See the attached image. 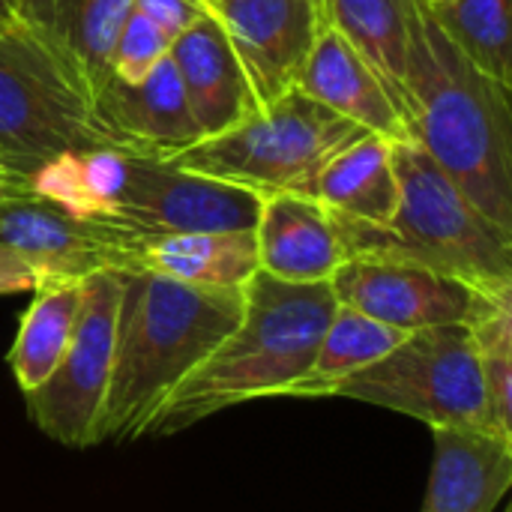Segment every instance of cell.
<instances>
[{
  "mask_svg": "<svg viewBox=\"0 0 512 512\" xmlns=\"http://www.w3.org/2000/svg\"><path fill=\"white\" fill-rule=\"evenodd\" d=\"M423 3H429V6H441V3H450V0H423Z\"/></svg>",
  "mask_w": 512,
  "mask_h": 512,
  "instance_id": "cell-31",
  "label": "cell"
},
{
  "mask_svg": "<svg viewBox=\"0 0 512 512\" xmlns=\"http://www.w3.org/2000/svg\"><path fill=\"white\" fill-rule=\"evenodd\" d=\"M168 51L171 39L147 15L132 9L111 48V75L126 84H138L162 57H168Z\"/></svg>",
  "mask_w": 512,
  "mask_h": 512,
  "instance_id": "cell-27",
  "label": "cell"
},
{
  "mask_svg": "<svg viewBox=\"0 0 512 512\" xmlns=\"http://www.w3.org/2000/svg\"><path fill=\"white\" fill-rule=\"evenodd\" d=\"M408 135L498 228L512 234L510 87L480 72L417 0L408 48Z\"/></svg>",
  "mask_w": 512,
  "mask_h": 512,
  "instance_id": "cell-2",
  "label": "cell"
},
{
  "mask_svg": "<svg viewBox=\"0 0 512 512\" xmlns=\"http://www.w3.org/2000/svg\"><path fill=\"white\" fill-rule=\"evenodd\" d=\"M90 117L111 147L129 156L171 159L201 141L171 54L138 84L111 75L90 102Z\"/></svg>",
  "mask_w": 512,
  "mask_h": 512,
  "instance_id": "cell-13",
  "label": "cell"
},
{
  "mask_svg": "<svg viewBox=\"0 0 512 512\" xmlns=\"http://www.w3.org/2000/svg\"><path fill=\"white\" fill-rule=\"evenodd\" d=\"M126 183L117 207L99 216L129 240L195 234V231H255L261 195L207 174L186 171L171 159L126 156Z\"/></svg>",
  "mask_w": 512,
  "mask_h": 512,
  "instance_id": "cell-9",
  "label": "cell"
},
{
  "mask_svg": "<svg viewBox=\"0 0 512 512\" xmlns=\"http://www.w3.org/2000/svg\"><path fill=\"white\" fill-rule=\"evenodd\" d=\"M120 309V273L96 270L81 279V312L54 372L30 393L27 414L51 441L84 450L96 447V423L111 384Z\"/></svg>",
  "mask_w": 512,
  "mask_h": 512,
  "instance_id": "cell-8",
  "label": "cell"
},
{
  "mask_svg": "<svg viewBox=\"0 0 512 512\" xmlns=\"http://www.w3.org/2000/svg\"><path fill=\"white\" fill-rule=\"evenodd\" d=\"M171 60L201 138L222 135L258 111L249 81L216 18L204 9L201 18L171 42Z\"/></svg>",
  "mask_w": 512,
  "mask_h": 512,
  "instance_id": "cell-16",
  "label": "cell"
},
{
  "mask_svg": "<svg viewBox=\"0 0 512 512\" xmlns=\"http://www.w3.org/2000/svg\"><path fill=\"white\" fill-rule=\"evenodd\" d=\"M297 90L372 135H381L393 144L411 141L408 126L399 117L381 78L357 54V48L333 27L321 30L300 72Z\"/></svg>",
  "mask_w": 512,
  "mask_h": 512,
  "instance_id": "cell-17",
  "label": "cell"
},
{
  "mask_svg": "<svg viewBox=\"0 0 512 512\" xmlns=\"http://www.w3.org/2000/svg\"><path fill=\"white\" fill-rule=\"evenodd\" d=\"M3 186H6V177H3V174H0V189H3Z\"/></svg>",
  "mask_w": 512,
  "mask_h": 512,
  "instance_id": "cell-32",
  "label": "cell"
},
{
  "mask_svg": "<svg viewBox=\"0 0 512 512\" xmlns=\"http://www.w3.org/2000/svg\"><path fill=\"white\" fill-rule=\"evenodd\" d=\"M36 285H39V279L30 270V264L18 252H12L9 246L0 243V297L36 291Z\"/></svg>",
  "mask_w": 512,
  "mask_h": 512,
  "instance_id": "cell-29",
  "label": "cell"
},
{
  "mask_svg": "<svg viewBox=\"0 0 512 512\" xmlns=\"http://www.w3.org/2000/svg\"><path fill=\"white\" fill-rule=\"evenodd\" d=\"M81 312V282H54L33 291L6 363L24 393L36 390L69 348Z\"/></svg>",
  "mask_w": 512,
  "mask_h": 512,
  "instance_id": "cell-24",
  "label": "cell"
},
{
  "mask_svg": "<svg viewBox=\"0 0 512 512\" xmlns=\"http://www.w3.org/2000/svg\"><path fill=\"white\" fill-rule=\"evenodd\" d=\"M0 243L30 264L39 285H54L81 282L96 270H129L132 240L102 219L72 216L27 186L6 183L0 189Z\"/></svg>",
  "mask_w": 512,
  "mask_h": 512,
  "instance_id": "cell-11",
  "label": "cell"
},
{
  "mask_svg": "<svg viewBox=\"0 0 512 512\" xmlns=\"http://www.w3.org/2000/svg\"><path fill=\"white\" fill-rule=\"evenodd\" d=\"M429 12L480 72L512 90V0H450Z\"/></svg>",
  "mask_w": 512,
  "mask_h": 512,
  "instance_id": "cell-25",
  "label": "cell"
},
{
  "mask_svg": "<svg viewBox=\"0 0 512 512\" xmlns=\"http://www.w3.org/2000/svg\"><path fill=\"white\" fill-rule=\"evenodd\" d=\"M399 204L387 225L336 219L348 258L408 261L462 279L480 294L512 297V234L489 222L471 198L414 141L393 144Z\"/></svg>",
  "mask_w": 512,
  "mask_h": 512,
  "instance_id": "cell-4",
  "label": "cell"
},
{
  "mask_svg": "<svg viewBox=\"0 0 512 512\" xmlns=\"http://www.w3.org/2000/svg\"><path fill=\"white\" fill-rule=\"evenodd\" d=\"M18 24V12H15V0H0V33L12 30Z\"/></svg>",
  "mask_w": 512,
  "mask_h": 512,
  "instance_id": "cell-30",
  "label": "cell"
},
{
  "mask_svg": "<svg viewBox=\"0 0 512 512\" xmlns=\"http://www.w3.org/2000/svg\"><path fill=\"white\" fill-rule=\"evenodd\" d=\"M120 273L111 384L96 444L138 441L162 402L240 324L243 288H207L150 270Z\"/></svg>",
  "mask_w": 512,
  "mask_h": 512,
  "instance_id": "cell-1",
  "label": "cell"
},
{
  "mask_svg": "<svg viewBox=\"0 0 512 512\" xmlns=\"http://www.w3.org/2000/svg\"><path fill=\"white\" fill-rule=\"evenodd\" d=\"M201 6L222 27L258 111L297 90L300 72L327 27L318 0H201Z\"/></svg>",
  "mask_w": 512,
  "mask_h": 512,
  "instance_id": "cell-12",
  "label": "cell"
},
{
  "mask_svg": "<svg viewBox=\"0 0 512 512\" xmlns=\"http://www.w3.org/2000/svg\"><path fill=\"white\" fill-rule=\"evenodd\" d=\"M132 9L147 15L171 42L186 27H192L201 18V12H204L201 0H132Z\"/></svg>",
  "mask_w": 512,
  "mask_h": 512,
  "instance_id": "cell-28",
  "label": "cell"
},
{
  "mask_svg": "<svg viewBox=\"0 0 512 512\" xmlns=\"http://www.w3.org/2000/svg\"><path fill=\"white\" fill-rule=\"evenodd\" d=\"M114 150L21 24L0 33V174L24 186L63 150Z\"/></svg>",
  "mask_w": 512,
  "mask_h": 512,
  "instance_id": "cell-7",
  "label": "cell"
},
{
  "mask_svg": "<svg viewBox=\"0 0 512 512\" xmlns=\"http://www.w3.org/2000/svg\"><path fill=\"white\" fill-rule=\"evenodd\" d=\"M480 375L495 435L512 441V300L498 303L471 324Z\"/></svg>",
  "mask_w": 512,
  "mask_h": 512,
  "instance_id": "cell-26",
  "label": "cell"
},
{
  "mask_svg": "<svg viewBox=\"0 0 512 512\" xmlns=\"http://www.w3.org/2000/svg\"><path fill=\"white\" fill-rule=\"evenodd\" d=\"M435 456L420 512H495L512 486V441L480 429H432Z\"/></svg>",
  "mask_w": 512,
  "mask_h": 512,
  "instance_id": "cell-18",
  "label": "cell"
},
{
  "mask_svg": "<svg viewBox=\"0 0 512 512\" xmlns=\"http://www.w3.org/2000/svg\"><path fill=\"white\" fill-rule=\"evenodd\" d=\"M129 270L207 288H243L258 273L255 231H195L129 243Z\"/></svg>",
  "mask_w": 512,
  "mask_h": 512,
  "instance_id": "cell-19",
  "label": "cell"
},
{
  "mask_svg": "<svg viewBox=\"0 0 512 512\" xmlns=\"http://www.w3.org/2000/svg\"><path fill=\"white\" fill-rule=\"evenodd\" d=\"M303 195L315 198L339 219L387 225L399 204L393 141L372 132L360 135L315 174Z\"/></svg>",
  "mask_w": 512,
  "mask_h": 512,
  "instance_id": "cell-20",
  "label": "cell"
},
{
  "mask_svg": "<svg viewBox=\"0 0 512 512\" xmlns=\"http://www.w3.org/2000/svg\"><path fill=\"white\" fill-rule=\"evenodd\" d=\"M405 336L408 333H402L390 324H381V321L339 303L324 336H321L318 354H315L306 378L300 384H294V390L288 396H294V399H327V396H333V390L345 378L378 363Z\"/></svg>",
  "mask_w": 512,
  "mask_h": 512,
  "instance_id": "cell-23",
  "label": "cell"
},
{
  "mask_svg": "<svg viewBox=\"0 0 512 512\" xmlns=\"http://www.w3.org/2000/svg\"><path fill=\"white\" fill-rule=\"evenodd\" d=\"M129 153L120 150H63L42 162L24 183L33 195L57 204L60 210L99 219L108 216L126 183Z\"/></svg>",
  "mask_w": 512,
  "mask_h": 512,
  "instance_id": "cell-22",
  "label": "cell"
},
{
  "mask_svg": "<svg viewBox=\"0 0 512 512\" xmlns=\"http://www.w3.org/2000/svg\"><path fill=\"white\" fill-rule=\"evenodd\" d=\"M333 396L408 414L429 429H480L495 435L480 354L468 324L408 333L378 363L345 378Z\"/></svg>",
  "mask_w": 512,
  "mask_h": 512,
  "instance_id": "cell-6",
  "label": "cell"
},
{
  "mask_svg": "<svg viewBox=\"0 0 512 512\" xmlns=\"http://www.w3.org/2000/svg\"><path fill=\"white\" fill-rule=\"evenodd\" d=\"M18 24L90 108L111 78V48L132 0H15Z\"/></svg>",
  "mask_w": 512,
  "mask_h": 512,
  "instance_id": "cell-14",
  "label": "cell"
},
{
  "mask_svg": "<svg viewBox=\"0 0 512 512\" xmlns=\"http://www.w3.org/2000/svg\"><path fill=\"white\" fill-rule=\"evenodd\" d=\"M324 24L342 33L387 87L408 126V48L417 0H318Z\"/></svg>",
  "mask_w": 512,
  "mask_h": 512,
  "instance_id": "cell-21",
  "label": "cell"
},
{
  "mask_svg": "<svg viewBox=\"0 0 512 512\" xmlns=\"http://www.w3.org/2000/svg\"><path fill=\"white\" fill-rule=\"evenodd\" d=\"M255 246L258 270L300 285L330 282L348 258L333 213L300 192L261 198Z\"/></svg>",
  "mask_w": 512,
  "mask_h": 512,
  "instance_id": "cell-15",
  "label": "cell"
},
{
  "mask_svg": "<svg viewBox=\"0 0 512 512\" xmlns=\"http://www.w3.org/2000/svg\"><path fill=\"white\" fill-rule=\"evenodd\" d=\"M330 288L336 294V303L351 306L402 333L444 324L471 327L498 303L512 300L480 294L468 282L420 264L372 255L345 258V264L333 273Z\"/></svg>",
  "mask_w": 512,
  "mask_h": 512,
  "instance_id": "cell-10",
  "label": "cell"
},
{
  "mask_svg": "<svg viewBox=\"0 0 512 512\" xmlns=\"http://www.w3.org/2000/svg\"><path fill=\"white\" fill-rule=\"evenodd\" d=\"M336 306L330 282L300 285L258 270L243 285L240 324L162 402L144 438H168L234 405L288 396L306 378Z\"/></svg>",
  "mask_w": 512,
  "mask_h": 512,
  "instance_id": "cell-3",
  "label": "cell"
},
{
  "mask_svg": "<svg viewBox=\"0 0 512 512\" xmlns=\"http://www.w3.org/2000/svg\"><path fill=\"white\" fill-rule=\"evenodd\" d=\"M360 135L366 129L306 93L291 90L234 129L180 150L171 162L252 189L261 198L276 192L303 195L315 174Z\"/></svg>",
  "mask_w": 512,
  "mask_h": 512,
  "instance_id": "cell-5",
  "label": "cell"
}]
</instances>
